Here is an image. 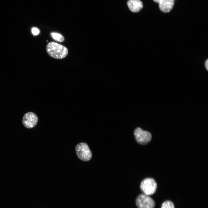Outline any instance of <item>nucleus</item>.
Segmentation results:
<instances>
[{
  "label": "nucleus",
  "instance_id": "obj_1",
  "mask_svg": "<svg viewBox=\"0 0 208 208\" xmlns=\"http://www.w3.org/2000/svg\"><path fill=\"white\" fill-rule=\"evenodd\" d=\"M46 51L50 56L56 59L64 58L68 52V50L66 47L54 42H51L48 44Z\"/></svg>",
  "mask_w": 208,
  "mask_h": 208
},
{
  "label": "nucleus",
  "instance_id": "obj_2",
  "mask_svg": "<svg viewBox=\"0 0 208 208\" xmlns=\"http://www.w3.org/2000/svg\"><path fill=\"white\" fill-rule=\"evenodd\" d=\"M157 187V183L155 180L149 178L143 180L140 185V189L142 192L148 196L155 193Z\"/></svg>",
  "mask_w": 208,
  "mask_h": 208
},
{
  "label": "nucleus",
  "instance_id": "obj_3",
  "mask_svg": "<svg viewBox=\"0 0 208 208\" xmlns=\"http://www.w3.org/2000/svg\"><path fill=\"white\" fill-rule=\"evenodd\" d=\"M75 150L78 157L83 161H88L92 157V152L86 143L82 142L78 144L76 146Z\"/></svg>",
  "mask_w": 208,
  "mask_h": 208
},
{
  "label": "nucleus",
  "instance_id": "obj_4",
  "mask_svg": "<svg viewBox=\"0 0 208 208\" xmlns=\"http://www.w3.org/2000/svg\"><path fill=\"white\" fill-rule=\"evenodd\" d=\"M134 134L137 142L141 145H146L151 140L152 135L150 133L144 131L139 127L136 128L135 129Z\"/></svg>",
  "mask_w": 208,
  "mask_h": 208
},
{
  "label": "nucleus",
  "instance_id": "obj_5",
  "mask_svg": "<svg viewBox=\"0 0 208 208\" xmlns=\"http://www.w3.org/2000/svg\"><path fill=\"white\" fill-rule=\"evenodd\" d=\"M135 203L138 208H154L155 203L148 195L144 194L139 195L136 198Z\"/></svg>",
  "mask_w": 208,
  "mask_h": 208
},
{
  "label": "nucleus",
  "instance_id": "obj_6",
  "mask_svg": "<svg viewBox=\"0 0 208 208\" xmlns=\"http://www.w3.org/2000/svg\"><path fill=\"white\" fill-rule=\"evenodd\" d=\"M38 118L37 115L32 112L26 113L22 119V123L26 128L31 129L35 127L37 123Z\"/></svg>",
  "mask_w": 208,
  "mask_h": 208
},
{
  "label": "nucleus",
  "instance_id": "obj_7",
  "mask_svg": "<svg viewBox=\"0 0 208 208\" xmlns=\"http://www.w3.org/2000/svg\"><path fill=\"white\" fill-rule=\"evenodd\" d=\"M175 0H162L159 3L160 10L164 12H169L172 8Z\"/></svg>",
  "mask_w": 208,
  "mask_h": 208
},
{
  "label": "nucleus",
  "instance_id": "obj_8",
  "mask_svg": "<svg viewBox=\"0 0 208 208\" xmlns=\"http://www.w3.org/2000/svg\"><path fill=\"white\" fill-rule=\"evenodd\" d=\"M127 4L129 9L133 12L139 11L143 6L142 3L140 0H129Z\"/></svg>",
  "mask_w": 208,
  "mask_h": 208
},
{
  "label": "nucleus",
  "instance_id": "obj_9",
  "mask_svg": "<svg viewBox=\"0 0 208 208\" xmlns=\"http://www.w3.org/2000/svg\"><path fill=\"white\" fill-rule=\"evenodd\" d=\"M52 38L55 40L62 42L64 41V38L61 34L56 32H52L51 33Z\"/></svg>",
  "mask_w": 208,
  "mask_h": 208
},
{
  "label": "nucleus",
  "instance_id": "obj_10",
  "mask_svg": "<svg viewBox=\"0 0 208 208\" xmlns=\"http://www.w3.org/2000/svg\"><path fill=\"white\" fill-rule=\"evenodd\" d=\"M161 208H175L173 203L170 201L164 202L162 204Z\"/></svg>",
  "mask_w": 208,
  "mask_h": 208
},
{
  "label": "nucleus",
  "instance_id": "obj_11",
  "mask_svg": "<svg viewBox=\"0 0 208 208\" xmlns=\"http://www.w3.org/2000/svg\"><path fill=\"white\" fill-rule=\"evenodd\" d=\"M31 32L34 35H36L39 34L40 31L37 28L34 27L31 29Z\"/></svg>",
  "mask_w": 208,
  "mask_h": 208
},
{
  "label": "nucleus",
  "instance_id": "obj_12",
  "mask_svg": "<svg viewBox=\"0 0 208 208\" xmlns=\"http://www.w3.org/2000/svg\"><path fill=\"white\" fill-rule=\"evenodd\" d=\"M205 66L206 70H208V60L207 59L205 62Z\"/></svg>",
  "mask_w": 208,
  "mask_h": 208
},
{
  "label": "nucleus",
  "instance_id": "obj_13",
  "mask_svg": "<svg viewBox=\"0 0 208 208\" xmlns=\"http://www.w3.org/2000/svg\"><path fill=\"white\" fill-rule=\"evenodd\" d=\"M162 0H153V1L156 2V3H159L160 1Z\"/></svg>",
  "mask_w": 208,
  "mask_h": 208
}]
</instances>
